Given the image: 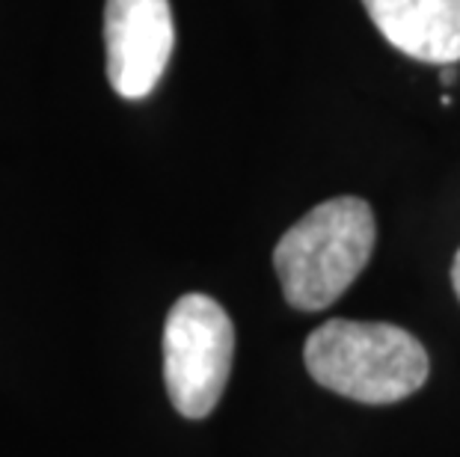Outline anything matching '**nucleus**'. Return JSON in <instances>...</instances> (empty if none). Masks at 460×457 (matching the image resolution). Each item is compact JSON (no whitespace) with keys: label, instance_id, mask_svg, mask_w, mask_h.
<instances>
[{"label":"nucleus","instance_id":"obj_2","mask_svg":"<svg viewBox=\"0 0 460 457\" xmlns=\"http://www.w3.org/2000/svg\"><path fill=\"white\" fill-rule=\"evenodd\" d=\"M318 386L362 404H395L422 389L430 359L422 342L395 324L327 321L303 347Z\"/></svg>","mask_w":460,"mask_h":457},{"label":"nucleus","instance_id":"obj_6","mask_svg":"<svg viewBox=\"0 0 460 457\" xmlns=\"http://www.w3.org/2000/svg\"><path fill=\"white\" fill-rule=\"evenodd\" d=\"M452 286H455V294L460 297V250H457L455 265H452Z\"/></svg>","mask_w":460,"mask_h":457},{"label":"nucleus","instance_id":"obj_1","mask_svg":"<svg viewBox=\"0 0 460 457\" xmlns=\"http://www.w3.org/2000/svg\"><path fill=\"white\" fill-rule=\"evenodd\" d=\"M375 214L359 197H336L300 217L273 250L282 294L300 312H318L345 294L375 250Z\"/></svg>","mask_w":460,"mask_h":457},{"label":"nucleus","instance_id":"obj_3","mask_svg":"<svg viewBox=\"0 0 460 457\" xmlns=\"http://www.w3.org/2000/svg\"><path fill=\"white\" fill-rule=\"evenodd\" d=\"M234 354V327L217 300L184 294L164 327V381L172 407L205 419L226 389Z\"/></svg>","mask_w":460,"mask_h":457},{"label":"nucleus","instance_id":"obj_5","mask_svg":"<svg viewBox=\"0 0 460 457\" xmlns=\"http://www.w3.org/2000/svg\"><path fill=\"white\" fill-rule=\"evenodd\" d=\"M393 48L419 63L460 60V0H362Z\"/></svg>","mask_w":460,"mask_h":457},{"label":"nucleus","instance_id":"obj_4","mask_svg":"<svg viewBox=\"0 0 460 457\" xmlns=\"http://www.w3.org/2000/svg\"><path fill=\"white\" fill-rule=\"evenodd\" d=\"M175 24L170 0H107V77L122 99H146L172 57Z\"/></svg>","mask_w":460,"mask_h":457},{"label":"nucleus","instance_id":"obj_7","mask_svg":"<svg viewBox=\"0 0 460 457\" xmlns=\"http://www.w3.org/2000/svg\"><path fill=\"white\" fill-rule=\"evenodd\" d=\"M452 81H455V75H452V72H443V83L448 86V83H452Z\"/></svg>","mask_w":460,"mask_h":457}]
</instances>
